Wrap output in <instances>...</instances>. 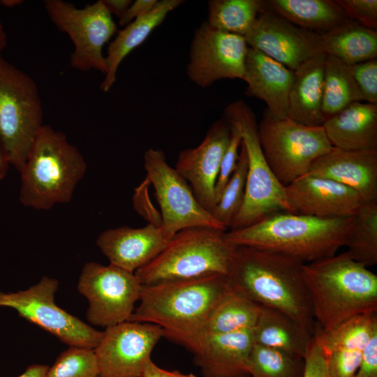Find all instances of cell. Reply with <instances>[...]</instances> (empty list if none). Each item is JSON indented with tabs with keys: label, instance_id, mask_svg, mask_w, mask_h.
Instances as JSON below:
<instances>
[{
	"label": "cell",
	"instance_id": "obj_1",
	"mask_svg": "<svg viewBox=\"0 0 377 377\" xmlns=\"http://www.w3.org/2000/svg\"><path fill=\"white\" fill-rule=\"evenodd\" d=\"M229 288L227 276L220 274L142 286L128 321L156 325L163 337L194 353L211 312Z\"/></svg>",
	"mask_w": 377,
	"mask_h": 377
},
{
	"label": "cell",
	"instance_id": "obj_2",
	"mask_svg": "<svg viewBox=\"0 0 377 377\" xmlns=\"http://www.w3.org/2000/svg\"><path fill=\"white\" fill-rule=\"evenodd\" d=\"M304 264L281 253L239 246L226 276L232 288L261 306L288 315L314 335L316 323Z\"/></svg>",
	"mask_w": 377,
	"mask_h": 377
},
{
	"label": "cell",
	"instance_id": "obj_3",
	"mask_svg": "<svg viewBox=\"0 0 377 377\" xmlns=\"http://www.w3.org/2000/svg\"><path fill=\"white\" fill-rule=\"evenodd\" d=\"M355 216L320 218L285 212L267 214L242 228L225 232L235 246L281 253L309 263L332 256L346 246Z\"/></svg>",
	"mask_w": 377,
	"mask_h": 377
},
{
	"label": "cell",
	"instance_id": "obj_4",
	"mask_svg": "<svg viewBox=\"0 0 377 377\" xmlns=\"http://www.w3.org/2000/svg\"><path fill=\"white\" fill-rule=\"evenodd\" d=\"M316 325L330 331L357 315L377 311V276L344 252L302 266Z\"/></svg>",
	"mask_w": 377,
	"mask_h": 377
},
{
	"label": "cell",
	"instance_id": "obj_5",
	"mask_svg": "<svg viewBox=\"0 0 377 377\" xmlns=\"http://www.w3.org/2000/svg\"><path fill=\"white\" fill-rule=\"evenodd\" d=\"M87 167L64 133L43 124L20 172V202L37 210L70 202Z\"/></svg>",
	"mask_w": 377,
	"mask_h": 377
},
{
	"label": "cell",
	"instance_id": "obj_6",
	"mask_svg": "<svg viewBox=\"0 0 377 377\" xmlns=\"http://www.w3.org/2000/svg\"><path fill=\"white\" fill-rule=\"evenodd\" d=\"M225 232L207 227L182 230L135 275L142 286L214 274L227 275L235 246L226 239Z\"/></svg>",
	"mask_w": 377,
	"mask_h": 377
},
{
	"label": "cell",
	"instance_id": "obj_7",
	"mask_svg": "<svg viewBox=\"0 0 377 377\" xmlns=\"http://www.w3.org/2000/svg\"><path fill=\"white\" fill-rule=\"evenodd\" d=\"M225 118L239 132L247 157L244 198L230 229L246 227L273 212L293 214L285 186L275 177L264 155L252 110L244 101L238 100L226 108Z\"/></svg>",
	"mask_w": 377,
	"mask_h": 377
},
{
	"label": "cell",
	"instance_id": "obj_8",
	"mask_svg": "<svg viewBox=\"0 0 377 377\" xmlns=\"http://www.w3.org/2000/svg\"><path fill=\"white\" fill-rule=\"evenodd\" d=\"M43 117L34 80L0 56V147L19 172L43 125Z\"/></svg>",
	"mask_w": 377,
	"mask_h": 377
},
{
	"label": "cell",
	"instance_id": "obj_9",
	"mask_svg": "<svg viewBox=\"0 0 377 377\" xmlns=\"http://www.w3.org/2000/svg\"><path fill=\"white\" fill-rule=\"evenodd\" d=\"M258 135L272 172L284 186L306 175L313 162L333 146L323 126H308L286 117L275 119L265 114Z\"/></svg>",
	"mask_w": 377,
	"mask_h": 377
},
{
	"label": "cell",
	"instance_id": "obj_10",
	"mask_svg": "<svg viewBox=\"0 0 377 377\" xmlns=\"http://www.w3.org/2000/svg\"><path fill=\"white\" fill-rule=\"evenodd\" d=\"M47 15L54 25L71 39L74 50L71 65L81 71H106L104 45L117 33V27L102 0L77 8L62 0H46Z\"/></svg>",
	"mask_w": 377,
	"mask_h": 377
},
{
	"label": "cell",
	"instance_id": "obj_11",
	"mask_svg": "<svg viewBox=\"0 0 377 377\" xmlns=\"http://www.w3.org/2000/svg\"><path fill=\"white\" fill-rule=\"evenodd\" d=\"M59 281L43 276L26 290L0 291V307L14 309L24 319L55 336L69 346L95 349L103 332L97 330L55 303Z\"/></svg>",
	"mask_w": 377,
	"mask_h": 377
},
{
	"label": "cell",
	"instance_id": "obj_12",
	"mask_svg": "<svg viewBox=\"0 0 377 377\" xmlns=\"http://www.w3.org/2000/svg\"><path fill=\"white\" fill-rule=\"evenodd\" d=\"M147 180L153 186L161 208L160 226L172 237L194 227L226 228L202 207L185 179L167 162L163 151L150 148L144 154Z\"/></svg>",
	"mask_w": 377,
	"mask_h": 377
},
{
	"label": "cell",
	"instance_id": "obj_13",
	"mask_svg": "<svg viewBox=\"0 0 377 377\" xmlns=\"http://www.w3.org/2000/svg\"><path fill=\"white\" fill-rule=\"evenodd\" d=\"M142 286L135 273L110 264L86 263L77 290L89 303L88 322L107 328L128 321L140 300Z\"/></svg>",
	"mask_w": 377,
	"mask_h": 377
},
{
	"label": "cell",
	"instance_id": "obj_14",
	"mask_svg": "<svg viewBox=\"0 0 377 377\" xmlns=\"http://www.w3.org/2000/svg\"><path fill=\"white\" fill-rule=\"evenodd\" d=\"M249 47L244 37L214 29L205 22L194 33L188 77L202 88L221 79L243 80Z\"/></svg>",
	"mask_w": 377,
	"mask_h": 377
},
{
	"label": "cell",
	"instance_id": "obj_15",
	"mask_svg": "<svg viewBox=\"0 0 377 377\" xmlns=\"http://www.w3.org/2000/svg\"><path fill=\"white\" fill-rule=\"evenodd\" d=\"M163 331L156 325L126 321L105 328L94 349L101 377H140Z\"/></svg>",
	"mask_w": 377,
	"mask_h": 377
},
{
	"label": "cell",
	"instance_id": "obj_16",
	"mask_svg": "<svg viewBox=\"0 0 377 377\" xmlns=\"http://www.w3.org/2000/svg\"><path fill=\"white\" fill-rule=\"evenodd\" d=\"M244 38L249 47L293 71L323 52L319 35L293 24L267 6Z\"/></svg>",
	"mask_w": 377,
	"mask_h": 377
},
{
	"label": "cell",
	"instance_id": "obj_17",
	"mask_svg": "<svg viewBox=\"0 0 377 377\" xmlns=\"http://www.w3.org/2000/svg\"><path fill=\"white\" fill-rule=\"evenodd\" d=\"M230 136L228 120H216L199 145L181 151L177 159L175 168L190 183L200 205L210 212L216 205L215 186Z\"/></svg>",
	"mask_w": 377,
	"mask_h": 377
},
{
	"label": "cell",
	"instance_id": "obj_18",
	"mask_svg": "<svg viewBox=\"0 0 377 377\" xmlns=\"http://www.w3.org/2000/svg\"><path fill=\"white\" fill-rule=\"evenodd\" d=\"M285 189L293 214L320 218L352 216L364 202L352 188L310 174L297 178Z\"/></svg>",
	"mask_w": 377,
	"mask_h": 377
},
{
	"label": "cell",
	"instance_id": "obj_19",
	"mask_svg": "<svg viewBox=\"0 0 377 377\" xmlns=\"http://www.w3.org/2000/svg\"><path fill=\"white\" fill-rule=\"evenodd\" d=\"M170 239L160 224L150 223L142 228L108 229L98 235L96 245L110 265L135 273L153 260Z\"/></svg>",
	"mask_w": 377,
	"mask_h": 377
},
{
	"label": "cell",
	"instance_id": "obj_20",
	"mask_svg": "<svg viewBox=\"0 0 377 377\" xmlns=\"http://www.w3.org/2000/svg\"><path fill=\"white\" fill-rule=\"evenodd\" d=\"M307 174L346 186L364 202L377 201V149L345 150L333 147L313 162Z\"/></svg>",
	"mask_w": 377,
	"mask_h": 377
},
{
	"label": "cell",
	"instance_id": "obj_21",
	"mask_svg": "<svg viewBox=\"0 0 377 377\" xmlns=\"http://www.w3.org/2000/svg\"><path fill=\"white\" fill-rule=\"evenodd\" d=\"M294 71L263 52L249 47L243 80L245 94L263 101L267 114L275 119L287 117L288 98Z\"/></svg>",
	"mask_w": 377,
	"mask_h": 377
},
{
	"label": "cell",
	"instance_id": "obj_22",
	"mask_svg": "<svg viewBox=\"0 0 377 377\" xmlns=\"http://www.w3.org/2000/svg\"><path fill=\"white\" fill-rule=\"evenodd\" d=\"M254 343L252 330L206 334L193 353L203 377H251L248 357Z\"/></svg>",
	"mask_w": 377,
	"mask_h": 377
},
{
	"label": "cell",
	"instance_id": "obj_23",
	"mask_svg": "<svg viewBox=\"0 0 377 377\" xmlns=\"http://www.w3.org/2000/svg\"><path fill=\"white\" fill-rule=\"evenodd\" d=\"M323 127L334 147L377 149V104L353 102L326 119Z\"/></svg>",
	"mask_w": 377,
	"mask_h": 377
},
{
	"label": "cell",
	"instance_id": "obj_24",
	"mask_svg": "<svg viewBox=\"0 0 377 377\" xmlns=\"http://www.w3.org/2000/svg\"><path fill=\"white\" fill-rule=\"evenodd\" d=\"M326 54L320 52L294 71L287 117L308 126H323L322 112Z\"/></svg>",
	"mask_w": 377,
	"mask_h": 377
},
{
	"label": "cell",
	"instance_id": "obj_25",
	"mask_svg": "<svg viewBox=\"0 0 377 377\" xmlns=\"http://www.w3.org/2000/svg\"><path fill=\"white\" fill-rule=\"evenodd\" d=\"M182 3V0L158 1L149 13L135 19L117 33L105 56L106 71L101 84L103 91H109L115 83L119 66L124 58L140 45L166 16Z\"/></svg>",
	"mask_w": 377,
	"mask_h": 377
},
{
	"label": "cell",
	"instance_id": "obj_26",
	"mask_svg": "<svg viewBox=\"0 0 377 377\" xmlns=\"http://www.w3.org/2000/svg\"><path fill=\"white\" fill-rule=\"evenodd\" d=\"M265 3L267 8L288 22L318 35L355 22L336 0H269Z\"/></svg>",
	"mask_w": 377,
	"mask_h": 377
},
{
	"label": "cell",
	"instance_id": "obj_27",
	"mask_svg": "<svg viewBox=\"0 0 377 377\" xmlns=\"http://www.w3.org/2000/svg\"><path fill=\"white\" fill-rule=\"evenodd\" d=\"M255 343L280 349L304 358L313 334L288 315L261 306L252 330Z\"/></svg>",
	"mask_w": 377,
	"mask_h": 377
},
{
	"label": "cell",
	"instance_id": "obj_28",
	"mask_svg": "<svg viewBox=\"0 0 377 377\" xmlns=\"http://www.w3.org/2000/svg\"><path fill=\"white\" fill-rule=\"evenodd\" d=\"M319 36L321 51L348 66L377 59V31L356 22Z\"/></svg>",
	"mask_w": 377,
	"mask_h": 377
},
{
	"label": "cell",
	"instance_id": "obj_29",
	"mask_svg": "<svg viewBox=\"0 0 377 377\" xmlns=\"http://www.w3.org/2000/svg\"><path fill=\"white\" fill-rule=\"evenodd\" d=\"M261 306L230 285L207 321L205 334H225L253 330Z\"/></svg>",
	"mask_w": 377,
	"mask_h": 377
},
{
	"label": "cell",
	"instance_id": "obj_30",
	"mask_svg": "<svg viewBox=\"0 0 377 377\" xmlns=\"http://www.w3.org/2000/svg\"><path fill=\"white\" fill-rule=\"evenodd\" d=\"M265 7L262 0H211L206 22L214 29L244 37Z\"/></svg>",
	"mask_w": 377,
	"mask_h": 377
},
{
	"label": "cell",
	"instance_id": "obj_31",
	"mask_svg": "<svg viewBox=\"0 0 377 377\" xmlns=\"http://www.w3.org/2000/svg\"><path fill=\"white\" fill-rule=\"evenodd\" d=\"M357 101L362 100L350 66L326 54L322 104L325 121Z\"/></svg>",
	"mask_w": 377,
	"mask_h": 377
},
{
	"label": "cell",
	"instance_id": "obj_32",
	"mask_svg": "<svg viewBox=\"0 0 377 377\" xmlns=\"http://www.w3.org/2000/svg\"><path fill=\"white\" fill-rule=\"evenodd\" d=\"M376 312L355 316L327 332L316 327L313 340L324 353L346 346L364 350L377 330Z\"/></svg>",
	"mask_w": 377,
	"mask_h": 377
},
{
	"label": "cell",
	"instance_id": "obj_33",
	"mask_svg": "<svg viewBox=\"0 0 377 377\" xmlns=\"http://www.w3.org/2000/svg\"><path fill=\"white\" fill-rule=\"evenodd\" d=\"M346 246L348 256L364 266L377 263V201L361 205Z\"/></svg>",
	"mask_w": 377,
	"mask_h": 377
},
{
	"label": "cell",
	"instance_id": "obj_34",
	"mask_svg": "<svg viewBox=\"0 0 377 377\" xmlns=\"http://www.w3.org/2000/svg\"><path fill=\"white\" fill-rule=\"evenodd\" d=\"M304 368V358L255 343L247 361L251 377H302Z\"/></svg>",
	"mask_w": 377,
	"mask_h": 377
},
{
	"label": "cell",
	"instance_id": "obj_35",
	"mask_svg": "<svg viewBox=\"0 0 377 377\" xmlns=\"http://www.w3.org/2000/svg\"><path fill=\"white\" fill-rule=\"evenodd\" d=\"M247 175V157L241 144L237 168L226 185L212 214L226 229L240 209L244 201Z\"/></svg>",
	"mask_w": 377,
	"mask_h": 377
},
{
	"label": "cell",
	"instance_id": "obj_36",
	"mask_svg": "<svg viewBox=\"0 0 377 377\" xmlns=\"http://www.w3.org/2000/svg\"><path fill=\"white\" fill-rule=\"evenodd\" d=\"M99 369L94 349L69 346L49 367L46 377H97Z\"/></svg>",
	"mask_w": 377,
	"mask_h": 377
},
{
	"label": "cell",
	"instance_id": "obj_37",
	"mask_svg": "<svg viewBox=\"0 0 377 377\" xmlns=\"http://www.w3.org/2000/svg\"><path fill=\"white\" fill-rule=\"evenodd\" d=\"M363 350L339 347L324 353L328 377H355Z\"/></svg>",
	"mask_w": 377,
	"mask_h": 377
},
{
	"label": "cell",
	"instance_id": "obj_38",
	"mask_svg": "<svg viewBox=\"0 0 377 377\" xmlns=\"http://www.w3.org/2000/svg\"><path fill=\"white\" fill-rule=\"evenodd\" d=\"M362 101L377 104V59L350 66Z\"/></svg>",
	"mask_w": 377,
	"mask_h": 377
},
{
	"label": "cell",
	"instance_id": "obj_39",
	"mask_svg": "<svg viewBox=\"0 0 377 377\" xmlns=\"http://www.w3.org/2000/svg\"><path fill=\"white\" fill-rule=\"evenodd\" d=\"M230 140L222 158L215 186L216 204L219 200L226 185L235 170L239 158V149H240L242 144V137L238 130L234 126L230 124Z\"/></svg>",
	"mask_w": 377,
	"mask_h": 377
},
{
	"label": "cell",
	"instance_id": "obj_40",
	"mask_svg": "<svg viewBox=\"0 0 377 377\" xmlns=\"http://www.w3.org/2000/svg\"><path fill=\"white\" fill-rule=\"evenodd\" d=\"M349 17L360 24L377 31L376 0H336Z\"/></svg>",
	"mask_w": 377,
	"mask_h": 377
},
{
	"label": "cell",
	"instance_id": "obj_41",
	"mask_svg": "<svg viewBox=\"0 0 377 377\" xmlns=\"http://www.w3.org/2000/svg\"><path fill=\"white\" fill-rule=\"evenodd\" d=\"M304 360L302 377H328L325 353L313 339Z\"/></svg>",
	"mask_w": 377,
	"mask_h": 377
},
{
	"label": "cell",
	"instance_id": "obj_42",
	"mask_svg": "<svg viewBox=\"0 0 377 377\" xmlns=\"http://www.w3.org/2000/svg\"><path fill=\"white\" fill-rule=\"evenodd\" d=\"M355 377H377V330L362 351Z\"/></svg>",
	"mask_w": 377,
	"mask_h": 377
},
{
	"label": "cell",
	"instance_id": "obj_43",
	"mask_svg": "<svg viewBox=\"0 0 377 377\" xmlns=\"http://www.w3.org/2000/svg\"><path fill=\"white\" fill-rule=\"evenodd\" d=\"M158 0H136L133 1L119 20V24L124 27L135 19L149 13L157 4Z\"/></svg>",
	"mask_w": 377,
	"mask_h": 377
},
{
	"label": "cell",
	"instance_id": "obj_44",
	"mask_svg": "<svg viewBox=\"0 0 377 377\" xmlns=\"http://www.w3.org/2000/svg\"><path fill=\"white\" fill-rule=\"evenodd\" d=\"M140 377H196L192 373L182 374L177 371H172L157 366L151 359L146 364Z\"/></svg>",
	"mask_w": 377,
	"mask_h": 377
},
{
	"label": "cell",
	"instance_id": "obj_45",
	"mask_svg": "<svg viewBox=\"0 0 377 377\" xmlns=\"http://www.w3.org/2000/svg\"><path fill=\"white\" fill-rule=\"evenodd\" d=\"M102 1L110 15H116L119 20L133 2L131 0H102Z\"/></svg>",
	"mask_w": 377,
	"mask_h": 377
},
{
	"label": "cell",
	"instance_id": "obj_46",
	"mask_svg": "<svg viewBox=\"0 0 377 377\" xmlns=\"http://www.w3.org/2000/svg\"><path fill=\"white\" fill-rule=\"evenodd\" d=\"M49 367L45 364H34L17 377H46Z\"/></svg>",
	"mask_w": 377,
	"mask_h": 377
},
{
	"label": "cell",
	"instance_id": "obj_47",
	"mask_svg": "<svg viewBox=\"0 0 377 377\" xmlns=\"http://www.w3.org/2000/svg\"><path fill=\"white\" fill-rule=\"evenodd\" d=\"M9 165L10 163L0 147V181L5 177Z\"/></svg>",
	"mask_w": 377,
	"mask_h": 377
},
{
	"label": "cell",
	"instance_id": "obj_48",
	"mask_svg": "<svg viewBox=\"0 0 377 377\" xmlns=\"http://www.w3.org/2000/svg\"><path fill=\"white\" fill-rule=\"evenodd\" d=\"M6 44H7L6 34L3 28V26L2 24V22L0 20V56H1V53L5 48Z\"/></svg>",
	"mask_w": 377,
	"mask_h": 377
},
{
	"label": "cell",
	"instance_id": "obj_49",
	"mask_svg": "<svg viewBox=\"0 0 377 377\" xmlns=\"http://www.w3.org/2000/svg\"><path fill=\"white\" fill-rule=\"evenodd\" d=\"M21 2H22V1L20 0H3L1 1V3L7 7H13L19 5Z\"/></svg>",
	"mask_w": 377,
	"mask_h": 377
},
{
	"label": "cell",
	"instance_id": "obj_50",
	"mask_svg": "<svg viewBox=\"0 0 377 377\" xmlns=\"http://www.w3.org/2000/svg\"><path fill=\"white\" fill-rule=\"evenodd\" d=\"M97 377H101V376H97Z\"/></svg>",
	"mask_w": 377,
	"mask_h": 377
}]
</instances>
